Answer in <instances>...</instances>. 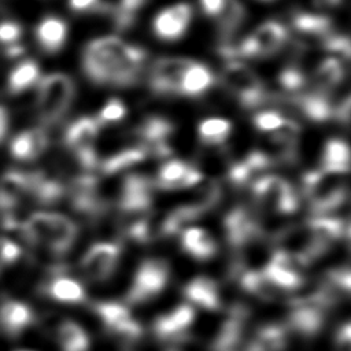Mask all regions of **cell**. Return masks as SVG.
Here are the masks:
<instances>
[{"label": "cell", "mask_w": 351, "mask_h": 351, "mask_svg": "<svg viewBox=\"0 0 351 351\" xmlns=\"http://www.w3.org/2000/svg\"><path fill=\"white\" fill-rule=\"evenodd\" d=\"M186 300L203 310H218L221 307V296L218 285L206 276H197L184 287Z\"/></svg>", "instance_id": "ffe728a7"}, {"label": "cell", "mask_w": 351, "mask_h": 351, "mask_svg": "<svg viewBox=\"0 0 351 351\" xmlns=\"http://www.w3.org/2000/svg\"><path fill=\"white\" fill-rule=\"evenodd\" d=\"M265 1H269V0H265Z\"/></svg>", "instance_id": "ee69618b"}, {"label": "cell", "mask_w": 351, "mask_h": 351, "mask_svg": "<svg viewBox=\"0 0 351 351\" xmlns=\"http://www.w3.org/2000/svg\"><path fill=\"white\" fill-rule=\"evenodd\" d=\"M192 18V8L189 4H177L162 10L154 19L155 34L166 41L180 38L186 30Z\"/></svg>", "instance_id": "e0dca14e"}, {"label": "cell", "mask_w": 351, "mask_h": 351, "mask_svg": "<svg viewBox=\"0 0 351 351\" xmlns=\"http://www.w3.org/2000/svg\"><path fill=\"white\" fill-rule=\"evenodd\" d=\"M278 81L282 89H285L287 92H298L300 89L304 88L306 85V75L304 73L296 67V66H289L287 69H284L280 75H278Z\"/></svg>", "instance_id": "e575fe53"}, {"label": "cell", "mask_w": 351, "mask_h": 351, "mask_svg": "<svg viewBox=\"0 0 351 351\" xmlns=\"http://www.w3.org/2000/svg\"><path fill=\"white\" fill-rule=\"evenodd\" d=\"M8 129V114L4 107L0 106V141L4 138Z\"/></svg>", "instance_id": "b9f144b4"}, {"label": "cell", "mask_w": 351, "mask_h": 351, "mask_svg": "<svg viewBox=\"0 0 351 351\" xmlns=\"http://www.w3.org/2000/svg\"><path fill=\"white\" fill-rule=\"evenodd\" d=\"M245 10L239 0H223L222 10L218 15L219 33L223 40H229L237 27L243 23Z\"/></svg>", "instance_id": "1f68e13d"}, {"label": "cell", "mask_w": 351, "mask_h": 351, "mask_svg": "<svg viewBox=\"0 0 351 351\" xmlns=\"http://www.w3.org/2000/svg\"><path fill=\"white\" fill-rule=\"evenodd\" d=\"M203 178L202 171L182 160H169L158 171L154 185L160 189H180L197 185Z\"/></svg>", "instance_id": "2e32d148"}, {"label": "cell", "mask_w": 351, "mask_h": 351, "mask_svg": "<svg viewBox=\"0 0 351 351\" xmlns=\"http://www.w3.org/2000/svg\"><path fill=\"white\" fill-rule=\"evenodd\" d=\"M192 64V60L185 58H160L149 71V86L159 95L178 93L180 82Z\"/></svg>", "instance_id": "7c38bea8"}, {"label": "cell", "mask_w": 351, "mask_h": 351, "mask_svg": "<svg viewBox=\"0 0 351 351\" xmlns=\"http://www.w3.org/2000/svg\"><path fill=\"white\" fill-rule=\"evenodd\" d=\"M247 38L251 56H269L284 47L288 40V30L277 21H267Z\"/></svg>", "instance_id": "9a60e30c"}, {"label": "cell", "mask_w": 351, "mask_h": 351, "mask_svg": "<svg viewBox=\"0 0 351 351\" xmlns=\"http://www.w3.org/2000/svg\"><path fill=\"white\" fill-rule=\"evenodd\" d=\"M288 341V330L284 325L269 324L255 332L245 351H284Z\"/></svg>", "instance_id": "cb8c5ba5"}, {"label": "cell", "mask_w": 351, "mask_h": 351, "mask_svg": "<svg viewBox=\"0 0 351 351\" xmlns=\"http://www.w3.org/2000/svg\"><path fill=\"white\" fill-rule=\"evenodd\" d=\"M21 230L29 244L56 256L64 255L77 237V225L58 213H34L22 223Z\"/></svg>", "instance_id": "7a4b0ae2"}, {"label": "cell", "mask_w": 351, "mask_h": 351, "mask_svg": "<svg viewBox=\"0 0 351 351\" xmlns=\"http://www.w3.org/2000/svg\"><path fill=\"white\" fill-rule=\"evenodd\" d=\"M93 310L104 329L122 343L130 346L141 337L143 328L125 304L118 302H100L93 306Z\"/></svg>", "instance_id": "ba28073f"}, {"label": "cell", "mask_w": 351, "mask_h": 351, "mask_svg": "<svg viewBox=\"0 0 351 351\" xmlns=\"http://www.w3.org/2000/svg\"><path fill=\"white\" fill-rule=\"evenodd\" d=\"M74 97L73 80L62 73L47 75L38 85L37 111L44 123L58 122L69 110Z\"/></svg>", "instance_id": "277c9868"}, {"label": "cell", "mask_w": 351, "mask_h": 351, "mask_svg": "<svg viewBox=\"0 0 351 351\" xmlns=\"http://www.w3.org/2000/svg\"><path fill=\"white\" fill-rule=\"evenodd\" d=\"M19 351H29V350H19Z\"/></svg>", "instance_id": "7bdbcfd3"}, {"label": "cell", "mask_w": 351, "mask_h": 351, "mask_svg": "<svg viewBox=\"0 0 351 351\" xmlns=\"http://www.w3.org/2000/svg\"><path fill=\"white\" fill-rule=\"evenodd\" d=\"M48 145L47 133L43 129H30L15 136L10 144L11 155L19 160H32L40 156Z\"/></svg>", "instance_id": "44dd1931"}, {"label": "cell", "mask_w": 351, "mask_h": 351, "mask_svg": "<svg viewBox=\"0 0 351 351\" xmlns=\"http://www.w3.org/2000/svg\"><path fill=\"white\" fill-rule=\"evenodd\" d=\"M147 53L117 37L90 41L82 55V69L89 80L100 85L129 86L138 82Z\"/></svg>", "instance_id": "6da1fadb"}, {"label": "cell", "mask_w": 351, "mask_h": 351, "mask_svg": "<svg viewBox=\"0 0 351 351\" xmlns=\"http://www.w3.org/2000/svg\"><path fill=\"white\" fill-rule=\"evenodd\" d=\"M100 0H69V5L75 12H96Z\"/></svg>", "instance_id": "ab89813d"}, {"label": "cell", "mask_w": 351, "mask_h": 351, "mask_svg": "<svg viewBox=\"0 0 351 351\" xmlns=\"http://www.w3.org/2000/svg\"><path fill=\"white\" fill-rule=\"evenodd\" d=\"M344 77V67L341 62L336 58L324 59L314 71L313 85L314 92L329 95V92L336 88Z\"/></svg>", "instance_id": "484cf974"}, {"label": "cell", "mask_w": 351, "mask_h": 351, "mask_svg": "<svg viewBox=\"0 0 351 351\" xmlns=\"http://www.w3.org/2000/svg\"><path fill=\"white\" fill-rule=\"evenodd\" d=\"M213 82L214 75L210 69L202 63L192 62L180 82L178 93L189 97H197L203 95L213 85Z\"/></svg>", "instance_id": "d4e9b609"}, {"label": "cell", "mask_w": 351, "mask_h": 351, "mask_svg": "<svg viewBox=\"0 0 351 351\" xmlns=\"http://www.w3.org/2000/svg\"><path fill=\"white\" fill-rule=\"evenodd\" d=\"M240 284L245 292L265 300H274L281 293L267 281L261 270L243 271L240 274Z\"/></svg>", "instance_id": "4dcf8cb0"}, {"label": "cell", "mask_w": 351, "mask_h": 351, "mask_svg": "<svg viewBox=\"0 0 351 351\" xmlns=\"http://www.w3.org/2000/svg\"><path fill=\"white\" fill-rule=\"evenodd\" d=\"M232 130V123L223 118H207L199 125V137L204 144L218 145L223 143Z\"/></svg>", "instance_id": "836d02e7"}, {"label": "cell", "mask_w": 351, "mask_h": 351, "mask_svg": "<svg viewBox=\"0 0 351 351\" xmlns=\"http://www.w3.org/2000/svg\"><path fill=\"white\" fill-rule=\"evenodd\" d=\"M67 37V25L58 16H45L36 27V38L43 51L58 52Z\"/></svg>", "instance_id": "7402d4cb"}, {"label": "cell", "mask_w": 351, "mask_h": 351, "mask_svg": "<svg viewBox=\"0 0 351 351\" xmlns=\"http://www.w3.org/2000/svg\"><path fill=\"white\" fill-rule=\"evenodd\" d=\"M292 25L296 33L308 38H319L322 43L330 34V19L324 15L299 12L293 16Z\"/></svg>", "instance_id": "83f0119b"}, {"label": "cell", "mask_w": 351, "mask_h": 351, "mask_svg": "<svg viewBox=\"0 0 351 351\" xmlns=\"http://www.w3.org/2000/svg\"><path fill=\"white\" fill-rule=\"evenodd\" d=\"M99 134L96 119L82 117L74 121L66 130L64 143L74 155L75 162L84 169H92L97 163L95 141Z\"/></svg>", "instance_id": "9c48e42d"}, {"label": "cell", "mask_w": 351, "mask_h": 351, "mask_svg": "<svg viewBox=\"0 0 351 351\" xmlns=\"http://www.w3.org/2000/svg\"><path fill=\"white\" fill-rule=\"evenodd\" d=\"M121 256V247L117 243H96L82 256L80 269L85 280L104 282L117 270Z\"/></svg>", "instance_id": "30bf717a"}, {"label": "cell", "mask_w": 351, "mask_h": 351, "mask_svg": "<svg viewBox=\"0 0 351 351\" xmlns=\"http://www.w3.org/2000/svg\"><path fill=\"white\" fill-rule=\"evenodd\" d=\"M38 75V64L34 60H23L11 70L8 75V89L14 93H19L32 86Z\"/></svg>", "instance_id": "d6a6232c"}, {"label": "cell", "mask_w": 351, "mask_h": 351, "mask_svg": "<svg viewBox=\"0 0 351 351\" xmlns=\"http://www.w3.org/2000/svg\"><path fill=\"white\" fill-rule=\"evenodd\" d=\"M22 34V29L16 22L5 21L0 23V43L4 45H15Z\"/></svg>", "instance_id": "f35d334b"}, {"label": "cell", "mask_w": 351, "mask_h": 351, "mask_svg": "<svg viewBox=\"0 0 351 351\" xmlns=\"http://www.w3.org/2000/svg\"><path fill=\"white\" fill-rule=\"evenodd\" d=\"M195 319V310L191 304H180L171 311L154 321L152 330L159 340L181 341L186 337V330Z\"/></svg>", "instance_id": "4fadbf2b"}, {"label": "cell", "mask_w": 351, "mask_h": 351, "mask_svg": "<svg viewBox=\"0 0 351 351\" xmlns=\"http://www.w3.org/2000/svg\"><path fill=\"white\" fill-rule=\"evenodd\" d=\"M147 156H148L147 151L143 147L134 144L132 147L123 148V149L115 152L114 155L108 156L99 166L104 174L112 176L129 166H133V165L144 160Z\"/></svg>", "instance_id": "f546056e"}, {"label": "cell", "mask_w": 351, "mask_h": 351, "mask_svg": "<svg viewBox=\"0 0 351 351\" xmlns=\"http://www.w3.org/2000/svg\"><path fill=\"white\" fill-rule=\"evenodd\" d=\"M56 339L62 351H86L89 348L88 333L71 319H64L58 325Z\"/></svg>", "instance_id": "4316f807"}, {"label": "cell", "mask_w": 351, "mask_h": 351, "mask_svg": "<svg viewBox=\"0 0 351 351\" xmlns=\"http://www.w3.org/2000/svg\"><path fill=\"white\" fill-rule=\"evenodd\" d=\"M170 278L169 263L159 258H148L137 267L132 285L125 296L129 304H141L152 300L166 288Z\"/></svg>", "instance_id": "5b68a950"}, {"label": "cell", "mask_w": 351, "mask_h": 351, "mask_svg": "<svg viewBox=\"0 0 351 351\" xmlns=\"http://www.w3.org/2000/svg\"><path fill=\"white\" fill-rule=\"evenodd\" d=\"M30 306L18 299H4L0 303V329L10 337L19 336L34 322Z\"/></svg>", "instance_id": "ac0fdd59"}, {"label": "cell", "mask_w": 351, "mask_h": 351, "mask_svg": "<svg viewBox=\"0 0 351 351\" xmlns=\"http://www.w3.org/2000/svg\"><path fill=\"white\" fill-rule=\"evenodd\" d=\"M40 292L59 303L77 304L85 300L84 287L74 278L63 274L62 267H55L51 276L40 285Z\"/></svg>", "instance_id": "5bb4252c"}, {"label": "cell", "mask_w": 351, "mask_h": 351, "mask_svg": "<svg viewBox=\"0 0 351 351\" xmlns=\"http://www.w3.org/2000/svg\"><path fill=\"white\" fill-rule=\"evenodd\" d=\"M254 200L274 213L291 214L298 210L299 199L292 185L278 176H263L252 185Z\"/></svg>", "instance_id": "52a82bcc"}, {"label": "cell", "mask_w": 351, "mask_h": 351, "mask_svg": "<svg viewBox=\"0 0 351 351\" xmlns=\"http://www.w3.org/2000/svg\"><path fill=\"white\" fill-rule=\"evenodd\" d=\"M326 308L313 295L292 300V308L287 318V330H292L303 337L315 336L325 322Z\"/></svg>", "instance_id": "8fae6325"}, {"label": "cell", "mask_w": 351, "mask_h": 351, "mask_svg": "<svg viewBox=\"0 0 351 351\" xmlns=\"http://www.w3.org/2000/svg\"><path fill=\"white\" fill-rule=\"evenodd\" d=\"M281 99L285 100L298 112L314 122H324L329 119L335 112V108L329 100V95L318 93L314 90L289 97L281 96Z\"/></svg>", "instance_id": "d6986e66"}, {"label": "cell", "mask_w": 351, "mask_h": 351, "mask_svg": "<svg viewBox=\"0 0 351 351\" xmlns=\"http://www.w3.org/2000/svg\"><path fill=\"white\" fill-rule=\"evenodd\" d=\"M303 192L310 203L311 211L324 215L340 207L347 197L343 174L324 170L308 171L303 177Z\"/></svg>", "instance_id": "3957f363"}, {"label": "cell", "mask_w": 351, "mask_h": 351, "mask_svg": "<svg viewBox=\"0 0 351 351\" xmlns=\"http://www.w3.org/2000/svg\"><path fill=\"white\" fill-rule=\"evenodd\" d=\"M200 5L206 15L218 16L222 10L223 0H200Z\"/></svg>", "instance_id": "60d3db41"}, {"label": "cell", "mask_w": 351, "mask_h": 351, "mask_svg": "<svg viewBox=\"0 0 351 351\" xmlns=\"http://www.w3.org/2000/svg\"><path fill=\"white\" fill-rule=\"evenodd\" d=\"M350 169V149L348 145L339 138L326 141L322 155V170L329 173L344 174Z\"/></svg>", "instance_id": "f1b7e54d"}, {"label": "cell", "mask_w": 351, "mask_h": 351, "mask_svg": "<svg viewBox=\"0 0 351 351\" xmlns=\"http://www.w3.org/2000/svg\"><path fill=\"white\" fill-rule=\"evenodd\" d=\"M182 250L197 261H207L217 254V243L202 228H186L181 233Z\"/></svg>", "instance_id": "603a6c76"}, {"label": "cell", "mask_w": 351, "mask_h": 351, "mask_svg": "<svg viewBox=\"0 0 351 351\" xmlns=\"http://www.w3.org/2000/svg\"><path fill=\"white\" fill-rule=\"evenodd\" d=\"M284 119L285 118L280 112H277L274 110H271V111H261V112H258L254 117V123H255V126L261 132L271 133L284 122Z\"/></svg>", "instance_id": "8d00e7d4"}, {"label": "cell", "mask_w": 351, "mask_h": 351, "mask_svg": "<svg viewBox=\"0 0 351 351\" xmlns=\"http://www.w3.org/2000/svg\"><path fill=\"white\" fill-rule=\"evenodd\" d=\"M126 114V107L118 99H111L106 103L101 108L100 114L97 115V123H112L121 121Z\"/></svg>", "instance_id": "d590c367"}, {"label": "cell", "mask_w": 351, "mask_h": 351, "mask_svg": "<svg viewBox=\"0 0 351 351\" xmlns=\"http://www.w3.org/2000/svg\"><path fill=\"white\" fill-rule=\"evenodd\" d=\"M21 258V247L8 239H0V270Z\"/></svg>", "instance_id": "74e56055"}, {"label": "cell", "mask_w": 351, "mask_h": 351, "mask_svg": "<svg viewBox=\"0 0 351 351\" xmlns=\"http://www.w3.org/2000/svg\"><path fill=\"white\" fill-rule=\"evenodd\" d=\"M221 82L245 108L261 106L269 99L258 75L243 63H228L222 69Z\"/></svg>", "instance_id": "8992f818"}]
</instances>
